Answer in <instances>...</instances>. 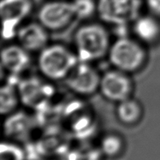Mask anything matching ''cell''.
I'll return each mask as SVG.
<instances>
[{
  "mask_svg": "<svg viewBox=\"0 0 160 160\" xmlns=\"http://www.w3.org/2000/svg\"><path fill=\"white\" fill-rule=\"evenodd\" d=\"M72 42L79 61L94 63L107 58L112 40L105 23L84 21L75 29Z\"/></svg>",
  "mask_w": 160,
  "mask_h": 160,
  "instance_id": "1",
  "label": "cell"
},
{
  "mask_svg": "<svg viewBox=\"0 0 160 160\" xmlns=\"http://www.w3.org/2000/svg\"><path fill=\"white\" fill-rule=\"evenodd\" d=\"M107 59L111 67L132 75L146 66L148 50L132 35H122L112 41Z\"/></svg>",
  "mask_w": 160,
  "mask_h": 160,
  "instance_id": "2",
  "label": "cell"
},
{
  "mask_svg": "<svg viewBox=\"0 0 160 160\" xmlns=\"http://www.w3.org/2000/svg\"><path fill=\"white\" fill-rule=\"evenodd\" d=\"M78 61L73 48L56 42L38 52L37 66L42 77L52 82L66 79Z\"/></svg>",
  "mask_w": 160,
  "mask_h": 160,
  "instance_id": "3",
  "label": "cell"
},
{
  "mask_svg": "<svg viewBox=\"0 0 160 160\" xmlns=\"http://www.w3.org/2000/svg\"><path fill=\"white\" fill-rule=\"evenodd\" d=\"M97 16L106 25L130 26L143 13L146 0H96Z\"/></svg>",
  "mask_w": 160,
  "mask_h": 160,
  "instance_id": "4",
  "label": "cell"
},
{
  "mask_svg": "<svg viewBox=\"0 0 160 160\" xmlns=\"http://www.w3.org/2000/svg\"><path fill=\"white\" fill-rule=\"evenodd\" d=\"M34 10L33 0H0V35L5 41L16 37Z\"/></svg>",
  "mask_w": 160,
  "mask_h": 160,
  "instance_id": "5",
  "label": "cell"
},
{
  "mask_svg": "<svg viewBox=\"0 0 160 160\" xmlns=\"http://www.w3.org/2000/svg\"><path fill=\"white\" fill-rule=\"evenodd\" d=\"M76 19L72 0H48L37 11V21L49 32L62 31Z\"/></svg>",
  "mask_w": 160,
  "mask_h": 160,
  "instance_id": "6",
  "label": "cell"
},
{
  "mask_svg": "<svg viewBox=\"0 0 160 160\" xmlns=\"http://www.w3.org/2000/svg\"><path fill=\"white\" fill-rule=\"evenodd\" d=\"M134 82L132 75L112 67L102 73L99 92L105 100L118 103L132 97Z\"/></svg>",
  "mask_w": 160,
  "mask_h": 160,
  "instance_id": "7",
  "label": "cell"
},
{
  "mask_svg": "<svg viewBox=\"0 0 160 160\" xmlns=\"http://www.w3.org/2000/svg\"><path fill=\"white\" fill-rule=\"evenodd\" d=\"M101 76L93 63L78 61L64 81L72 93L88 98L99 91Z\"/></svg>",
  "mask_w": 160,
  "mask_h": 160,
  "instance_id": "8",
  "label": "cell"
},
{
  "mask_svg": "<svg viewBox=\"0 0 160 160\" xmlns=\"http://www.w3.org/2000/svg\"><path fill=\"white\" fill-rule=\"evenodd\" d=\"M50 82L43 77H28L20 80L17 85L20 102L32 109L46 106L53 95Z\"/></svg>",
  "mask_w": 160,
  "mask_h": 160,
  "instance_id": "9",
  "label": "cell"
},
{
  "mask_svg": "<svg viewBox=\"0 0 160 160\" xmlns=\"http://www.w3.org/2000/svg\"><path fill=\"white\" fill-rule=\"evenodd\" d=\"M35 122L31 115L22 110H16L6 116L2 131L7 139L17 143H26L31 138Z\"/></svg>",
  "mask_w": 160,
  "mask_h": 160,
  "instance_id": "10",
  "label": "cell"
},
{
  "mask_svg": "<svg viewBox=\"0 0 160 160\" xmlns=\"http://www.w3.org/2000/svg\"><path fill=\"white\" fill-rule=\"evenodd\" d=\"M16 38L28 52H39L49 44V31L40 22H28L18 28Z\"/></svg>",
  "mask_w": 160,
  "mask_h": 160,
  "instance_id": "11",
  "label": "cell"
},
{
  "mask_svg": "<svg viewBox=\"0 0 160 160\" xmlns=\"http://www.w3.org/2000/svg\"><path fill=\"white\" fill-rule=\"evenodd\" d=\"M132 35L146 47L160 42V18L151 13H142L130 25Z\"/></svg>",
  "mask_w": 160,
  "mask_h": 160,
  "instance_id": "12",
  "label": "cell"
},
{
  "mask_svg": "<svg viewBox=\"0 0 160 160\" xmlns=\"http://www.w3.org/2000/svg\"><path fill=\"white\" fill-rule=\"evenodd\" d=\"M0 63L8 73L18 76L30 66V52L18 43L10 44L0 50Z\"/></svg>",
  "mask_w": 160,
  "mask_h": 160,
  "instance_id": "13",
  "label": "cell"
},
{
  "mask_svg": "<svg viewBox=\"0 0 160 160\" xmlns=\"http://www.w3.org/2000/svg\"><path fill=\"white\" fill-rule=\"evenodd\" d=\"M115 114L121 124L126 127H133L142 121L144 107L138 99L131 97L116 103Z\"/></svg>",
  "mask_w": 160,
  "mask_h": 160,
  "instance_id": "14",
  "label": "cell"
},
{
  "mask_svg": "<svg viewBox=\"0 0 160 160\" xmlns=\"http://www.w3.org/2000/svg\"><path fill=\"white\" fill-rule=\"evenodd\" d=\"M18 89L12 84H0V116H7L20 104Z\"/></svg>",
  "mask_w": 160,
  "mask_h": 160,
  "instance_id": "15",
  "label": "cell"
},
{
  "mask_svg": "<svg viewBox=\"0 0 160 160\" xmlns=\"http://www.w3.org/2000/svg\"><path fill=\"white\" fill-rule=\"evenodd\" d=\"M98 148L103 156L116 158L124 150V140L119 133L108 132L102 137Z\"/></svg>",
  "mask_w": 160,
  "mask_h": 160,
  "instance_id": "16",
  "label": "cell"
},
{
  "mask_svg": "<svg viewBox=\"0 0 160 160\" xmlns=\"http://www.w3.org/2000/svg\"><path fill=\"white\" fill-rule=\"evenodd\" d=\"M0 160H27L26 152L19 143L9 139L0 141Z\"/></svg>",
  "mask_w": 160,
  "mask_h": 160,
  "instance_id": "17",
  "label": "cell"
},
{
  "mask_svg": "<svg viewBox=\"0 0 160 160\" xmlns=\"http://www.w3.org/2000/svg\"><path fill=\"white\" fill-rule=\"evenodd\" d=\"M77 19L88 21L90 18L97 15V1L96 0H72Z\"/></svg>",
  "mask_w": 160,
  "mask_h": 160,
  "instance_id": "18",
  "label": "cell"
},
{
  "mask_svg": "<svg viewBox=\"0 0 160 160\" xmlns=\"http://www.w3.org/2000/svg\"><path fill=\"white\" fill-rule=\"evenodd\" d=\"M101 155L102 154L100 149L78 150L70 153L69 160H99Z\"/></svg>",
  "mask_w": 160,
  "mask_h": 160,
  "instance_id": "19",
  "label": "cell"
},
{
  "mask_svg": "<svg viewBox=\"0 0 160 160\" xmlns=\"http://www.w3.org/2000/svg\"><path fill=\"white\" fill-rule=\"evenodd\" d=\"M6 71L4 68V66H2V64L0 63V84H2L3 80L4 79V78L6 76Z\"/></svg>",
  "mask_w": 160,
  "mask_h": 160,
  "instance_id": "20",
  "label": "cell"
},
{
  "mask_svg": "<svg viewBox=\"0 0 160 160\" xmlns=\"http://www.w3.org/2000/svg\"><path fill=\"white\" fill-rule=\"evenodd\" d=\"M0 129H1V125H0Z\"/></svg>",
  "mask_w": 160,
  "mask_h": 160,
  "instance_id": "21",
  "label": "cell"
}]
</instances>
